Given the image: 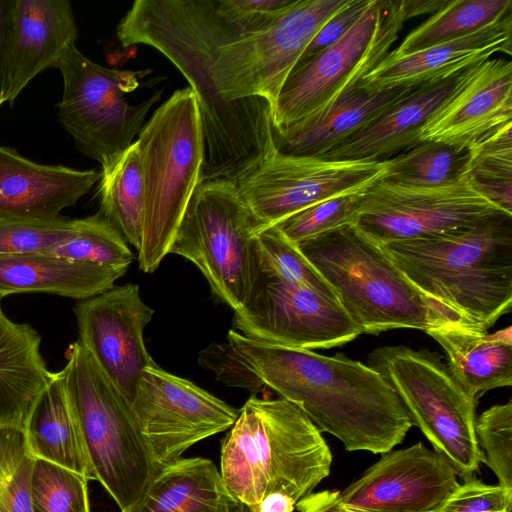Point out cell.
I'll use <instances>...</instances> for the list:
<instances>
[{"label":"cell","instance_id":"cell-1","mask_svg":"<svg viewBox=\"0 0 512 512\" xmlns=\"http://www.w3.org/2000/svg\"><path fill=\"white\" fill-rule=\"evenodd\" d=\"M225 346L223 383L276 392L347 451L383 454L413 426L395 390L368 364L341 353L326 356L256 341L233 329Z\"/></svg>","mask_w":512,"mask_h":512},{"label":"cell","instance_id":"cell-2","mask_svg":"<svg viewBox=\"0 0 512 512\" xmlns=\"http://www.w3.org/2000/svg\"><path fill=\"white\" fill-rule=\"evenodd\" d=\"M240 36L219 14L217 0H137L117 25L123 47L155 48L195 93L206 144L202 181H234L276 150L269 103L227 102L211 76L219 48Z\"/></svg>","mask_w":512,"mask_h":512},{"label":"cell","instance_id":"cell-3","mask_svg":"<svg viewBox=\"0 0 512 512\" xmlns=\"http://www.w3.org/2000/svg\"><path fill=\"white\" fill-rule=\"evenodd\" d=\"M426 296L487 332L512 309V214L444 234L380 245Z\"/></svg>","mask_w":512,"mask_h":512},{"label":"cell","instance_id":"cell-4","mask_svg":"<svg viewBox=\"0 0 512 512\" xmlns=\"http://www.w3.org/2000/svg\"><path fill=\"white\" fill-rule=\"evenodd\" d=\"M221 442L220 475L252 512L273 492L296 502L329 476L332 453L306 414L283 399L251 396Z\"/></svg>","mask_w":512,"mask_h":512},{"label":"cell","instance_id":"cell-5","mask_svg":"<svg viewBox=\"0 0 512 512\" xmlns=\"http://www.w3.org/2000/svg\"><path fill=\"white\" fill-rule=\"evenodd\" d=\"M296 245L333 289L361 334L466 325L455 312L422 293L382 247L354 224Z\"/></svg>","mask_w":512,"mask_h":512},{"label":"cell","instance_id":"cell-6","mask_svg":"<svg viewBox=\"0 0 512 512\" xmlns=\"http://www.w3.org/2000/svg\"><path fill=\"white\" fill-rule=\"evenodd\" d=\"M143 174L144 213L139 268L153 273L169 254L187 206L203 180L206 144L198 99L176 90L135 141Z\"/></svg>","mask_w":512,"mask_h":512},{"label":"cell","instance_id":"cell-7","mask_svg":"<svg viewBox=\"0 0 512 512\" xmlns=\"http://www.w3.org/2000/svg\"><path fill=\"white\" fill-rule=\"evenodd\" d=\"M60 370L83 435L95 480L120 510L132 505L157 472L121 395L78 341Z\"/></svg>","mask_w":512,"mask_h":512},{"label":"cell","instance_id":"cell-8","mask_svg":"<svg viewBox=\"0 0 512 512\" xmlns=\"http://www.w3.org/2000/svg\"><path fill=\"white\" fill-rule=\"evenodd\" d=\"M368 365L395 390L411 418L434 450L464 480L475 477L482 452L475 432L473 399L437 352L384 346L368 357Z\"/></svg>","mask_w":512,"mask_h":512},{"label":"cell","instance_id":"cell-9","mask_svg":"<svg viewBox=\"0 0 512 512\" xmlns=\"http://www.w3.org/2000/svg\"><path fill=\"white\" fill-rule=\"evenodd\" d=\"M260 230L233 181L205 180L187 206L169 254L192 262L213 295L237 311L255 285L253 238Z\"/></svg>","mask_w":512,"mask_h":512},{"label":"cell","instance_id":"cell-10","mask_svg":"<svg viewBox=\"0 0 512 512\" xmlns=\"http://www.w3.org/2000/svg\"><path fill=\"white\" fill-rule=\"evenodd\" d=\"M55 67L63 79L58 118L78 150L106 171L132 145L162 91L140 104L129 103L125 94L134 91L149 70L103 67L75 44L64 50Z\"/></svg>","mask_w":512,"mask_h":512},{"label":"cell","instance_id":"cell-11","mask_svg":"<svg viewBox=\"0 0 512 512\" xmlns=\"http://www.w3.org/2000/svg\"><path fill=\"white\" fill-rule=\"evenodd\" d=\"M404 22L400 0H372L340 40L293 69L279 93L273 129L326 113L388 55Z\"/></svg>","mask_w":512,"mask_h":512},{"label":"cell","instance_id":"cell-12","mask_svg":"<svg viewBox=\"0 0 512 512\" xmlns=\"http://www.w3.org/2000/svg\"><path fill=\"white\" fill-rule=\"evenodd\" d=\"M348 0H293L263 30L222 45L211 65L215 86L227 102L265 99L272 110L306 47Z\"/></svg>","mask_w":512,"mask_h":512},{"label":"cell","instance_id":"cell-13","mask_svg":"<svg viewBox=\"0 0 512 512\" xmlns=\"http://www.w3.org/2000/svg\"><path fill=\"white\" fill-rule=\"evenodd\" d=\"M387 169L388 160H329L276 149L233 182L262 230L320 201L364 191Z\"/></svg>","mask_w":512,"mask_h":512},{"label":"cell","instance_id":"cell-14","mask_svg":"<svg viewBox=\"0 0 512 512\" xmlns=\"http://www.w3.org/2000/svg\"><path fill=\"white\" fill-rule=\"evenodd\" d=\"M503 212L477 190L469 172L438 187L381 179L361 193L354 225L382 245L444 234Z\"/></svg>","mask_w":512,"mask_h":512},{"label":"cell","instance_id":"cell-15","mask_svg":"<svg viewBox=\"0 0 512 512\" xmlns=\"http://www.w3.org/2000/svg\"><path fill=\"white\" fill-rule=\"evenodd\" d=\"M158 469L196 443L229 429L239 410L155 362L140 374L127 404Z\"/></svg>","mask_w":512,"mask_h":512},{"label":"cell","instance_id":"cell-16","mask_svg":"<svg viewBox=\"0 0 512 512\" xmlns=\"http://www.w3.org/2000/svg\"><path fill=\"white\" fill-rule=\"evenodd\" d=\"M233 330L243 336L296 349H326L361 334L341 305L308 287L257 278L248 302L234 311Z\"/></svg>","mask_w":512,"mask_h":512},{"label":"cell","instance_id":"cell-17","mask_svg":"<svg viewBox=\"0 0 512 512\" xmlns=\"http://www.w3.org/2000/svg\"><path fill=\"white\" fill-rule=\"evenodd\" d=\"M73 311L79 342L128 404L140 374L154 363L143 338L154 310L139 286L128 283L78 301Z\"/></svg>","mask_w":512,"mask_h":512},{"label":"cell","instance_id":"cell-18","mask_svg":"<svg viewBox=\"0 0 512 512\" xmlns=\"http://www.w3.org/2000/svg\"><path fill=\"white\" fill-rule=\"evenodd\" d=\"M457 472L422 442L390 450L343 491L345 507L380 512H435L458 487Z\"/></svg>","mask_w":512,"mask_h":512},{"label":"cell","instance_id":"cell-19","mask_svg":"<svg viewBox=\"0 0 512 512\" xmlns=\"http://www.w3.org/2000/svg\"><path fill=\"white\" fill-rule=\"evenodd\" d=\"M512 122V63L490 58L472 66L419 131L420 142L466 149Z\"/></svg>","mask_w":512,"mask_h":512},{"label":"cell","instance_id":"cell-20","mask_svg":"<svg viewBox=\"0 0 512 512\" xmlns=\"http://www.w3.org/2000/svg\"><path fill=\"white\" fill-rule=\"evenodd\" d=\"M77 27L70 1L12 0L9 17L4 103L13 106L27 84L55 67L75 44Z\"/></svg>","mask_w":512,"mask_h":512},{"label":"cell","instance_id":"cell-21","mask_svg":"<svg viewBox=\"0 0 512 512\" xmlns=\"http://www.w3.org/2000/svg\"><path fill=\"white\" fill-rule=\"evenodd\" d=\"M100 172L43 165L0 146V215L49 219L74 206L99 182Z\"/></svg>","mask_w":512,"mask_h":512},{"label":"cell","instance_id":"cell-22","mask_svg":"<svg viewBox=\"0 0 512 512\" xmlns=\"http://www.w3.org/2000/svg\"><path fill=\"white\" fill-rule=\"evenodd\" d=\"M512 12V11H511ZM464 37L401 57L387 55L360 84L372 90L417 85L512 53V13Z\"/></svg>","mask_w":512,"mask_h":512},{"label":"cell","instance_id":"cell-23","mask_svg":"<svg viewBox=\"0 0 512 512\" xmlns=\"http://www.w3.org/2000/svg\"><path fill=\"white\" fill-rule=\"evenodd\" d=\"M471 67L421 83L407 98L321 158L381 162L417 145L425 122L451 96Z\"/></svg>","mask_w":512,"mask_h":512},{"label":"cell","instance_id":"cell-24","mask_svg":"<svg viewBox=\"0 0 512 512\" xmlns=\"http://www.w3.org/2000/svg\"><path fill=\"white\" fill-rule=\"evenodd\" d=\"M419 85L372 90L359 82L326 113L273 129L276 149L289 155L321 157L379 119Z\"/></svg>","mask_w":512,"mask_h":512},{"label":"cell","instance_id":"cell-25","mask_svg":"<svg viewBox=\"0 0 512 512\" xmlns=\"http://www.w3.org/2000/svg\"><path fill=\"white\" fill-rule=\"evenodd\" d=\"M0 298V428L24 429L38 396L53 377L42 357L41 336L27 323L12 321Z\"/></svg>","mask_w":512,"mask_h":512},{"label":"cell","instance_id":"cell-26","mask_svg":"<svg viewBox=\"0 0 512 512\" xmlns=\"http://www.w3.org/2000/svg\"><path fill=\"white\" fill-rule=\"evenodd\" d=\"M426 333L443 348L451 373L476 401L491 389L512 385L511 326L488 334L451 323Z\"/></svg>","mask_w":512,"mask_h":512},{"label":"cell","instance_id":"cell-27","mask_svg":"<svg viewBox=\"0 0 512 512\" xmlns=\"http://www.w3.org/2000/svg\"><path fill=\"white\" fill-rule=\"evenodd\" d=\"M235 501L214 462L180 458L158 469L140 497L121 512H229Z\"/></svg>","mask_w":512,"mask_h":512},{"label":"cell","instance_id":"cell-28","mask_svg":"<svg viewBox=\"0 0 512 512\" xmlns=\"http://www.w3.org/2000/svg\"><path fill=\"white\" fill-rule=\"evenodd\" d=\"M121 276L101 267L46 254L0 255V298L46 293L78 301L99 295Z\"/></svg>","mask_w":512,"mask_h":512},{"label":"cell","instance_id":"cell-29","mask_svg":"<svg viewBox=\"0 0 512 512\" xmlns=\"http://www.w3.org/2000/svg\"><path fill=\"white\" fill-rule=\"evenodd\" d=\"M30 452L48 461L95 480L83 435L68 399L61 372L35 401L24 426Z\"/></svg>","mask_w":512,"mask_h":512},{"label":"cell","instance_id":"cell-30","mask_svg":"<svg viewBox=\"0 0 512 512\" xmlns=\"http://www.w3.org/2000/svg\"><path fill=\"white\" fill-rule=\"evenodd\" d=\"M100 174L99 213L138 251L142 236L144 186L136 142Z\"/></svg>","mask_w":512,"mask_h":512},{"label":"cell","instance_id":"cell-31","mask_svg":"<svg viewBox=\"0 0 512 512\" xmlns=\"http://www.w3.org/2000/svg\"><path fill=\"white\" fill-rule=\"evenodd\" d=\"M511 11V0H449L388 55L407 56L464 37Z\"/></svg>","mask_w":512,"mask_h":512},{"label":"cell","instance_id":"cell-32","mask_svg":"<svg viewBox=\"0 0 512 512\" xmlns=\"http://www.w3.org/2000/svg\"><path fill=\"white\" fill-rule=\"evenodd\" d=\"M468 148L440 142H420L388 160L382 180L407 187H438L458 180L464 173Z\"/></svg>","mask_w":512,"mask_h":512},{"label":"cell","instance_id":"cell-33","mask_svg":"<svg viewBox=\"0 0 512 512\" xmlns=\"http://www.w3.org/2000/svg\"><path fill=\"white\" fill-rule=\"evenodd\" d=\"M468 152L464 172L486 199L512 214V122L485 135Z\"/></svg>","mask_w":512,"mask_h":512},{"label":"cell","instance_id":"cell-34","mask_svg":"<svg viewBox=\"0 0 512 512\" xmlns=\"http://www.w3.org/2000/svg\"><path fill=\"white\" fill-rule=\"evenodd\" d=\"M253 248L256 279L270 278L298 284L337 301L330 285L277 226L256 233Z\"/></svg>","mask_w":512,"mask_h":512},{"label":"cell","instance_id":"cell-35","mask_svg":"<svg viewBox=\"0 0 512 512\" xmlns=\"http://www.w3.org/2000/svg\"><path fill=\"white\" fill-rule=\"evenodd\" d=\"M48 255L126 273L134 254L122 234L100 213L82 218L79 230Z\"/></svg>","mask_w":512,"mask_h":512},{"label":"cell","instance_id":"cell-36","mask_svg":"<svg viewBox=\"0 0 512 512\" xmlns=\"http://www.w3.org/2000/svg\"><path fill=\"white\" fill-rule=\"evenodd\" d=\"M35 461L24 429L0 428V512H32L31 480Z\"/></svg>","mask_w":512,"mask_h":512},{"label":"cell","instance_id":"cell-37","mask_svg":"<svg viewBox=\"0 0 512 512\" xmlns=\"http://www.w3.org/2000/svg\"><path fill=\"white\" fill-rule=\"evenodd\" d=\"M81 219L21 218L0 215V255L46 254L70 239Z\"/></svg>","mask_w":512,"mask_h":512},{"label":"cell","instance_id":"cell-38","mask_svg":"<svg viewBox=\"0 0 512 512\" xmlns=\"http://www.w3.org/2000/svg\"><path fill=\"white\" fill-rule=\"evenodd\" d=\"M88 479L36 459L31 480L32 512H90Z\"/></svg>","mask_w":512,"mask_h":512},{"label":"cell","instance_id":"cell-39","mask_svg":"<svg viewBox=\"0 0 512 512\" xmlns=\"http://www.w3.org/2000/svg\"><path fill=\"white\" fill-rule=\"evenodd\" d=\"M478 446L498 485L512 491V400L485 410L475 421Z\"/></svg>","mask_w":512,"mask_h":512},{"label":"cell","instance_id":"cell-40","mask_svg":"<svg viewBox=\"0 0 512 512\" xmlns=\"http://www.w3.org/2000/svg\"><path fill=\"white\" fill-rule=\"evenodd\" d=\"M362 192L320 201L291 215L275 226L288 240L298 244L344 225L354 224L358 216V205Z\"/></svg>","mask_w":512,"mask_h":512},{"label":"cell","instance_id":"cell-41","mask_svg":"<svg viewBox=\"0 0 512 512\" xmlns=\"http://www.w3.org/2000/svg\"><path fill=\"white\" fill-rule=\"evenodd\" d=\"M512 491L475 477L467 479L435 512H511Z\"/></svg>","mask_w":512,"mask_h":512},{"label":"cell","instance_id":"cell-42","mask_svg":"<svg viewBox=\"0 0 512 512\" xmlns=\"http://www.w3.org/2000/svg\"><path fill=\"white\" fill-rule=\"evenodd\" d=\"M292 1L217 0V10L243 36L271 25Z\"/></svg>","mask_w":512,"mask_h":512},{"label":"cell","instance_id":"cell-43","mask_svg":"<svg viewBox=\"0 0 512 512\" xmlns=\"http://www.w3.org/2000/svg\"><path fill=\"white\" fill-rule=\"evenodd\" d=\"M372 0H348L312 38L296 66H300L340 40L358 21ZM295 66V67H296Z\"/></svg>","mask_w":512,"mask_h":512},{"label":"cell","instance_id":"cell-44","mask_svg":"<svg viewBox=\"0 0 512 512\" xmlns=\"http://www.w3.org/2000/svg\"><path fill=\"white\" fill-rule=\"evenodd\" d=\"M12 0H0V106L4 104L5 66Z\"/></svg>","mask_w":512,"mask_h":512},{"label":"cell","instance_id":"cell-45","mask_svg":"<svg viewBox=\"0 0 512 512\" xmlns=\"http://www.w3.org/2000/svg\"><path fill=\"white\" fill-rule=\"evenodd\" d=\"M449 0H400L405 21L425 14H434Z\"/></svg>","mask_w":512,"mask_h":512},{"label":"cell","instance_id":"cell-46","mask_svg":"<svg viewBox=\"0 0 512 512\" xmlns=\"http://www.w3.org/2000/svg\"><path fill=\"white\" fill-rule=\"evenodd\" d=\"M296 503L284 492H273L261 500L256 512H294Z\"/></svg>","mask_w":512,"mask_h":512},{"label":"cell","instance_id":"cell-47","mask_svg":"<svg viewBox=\"0 0 512 512\" xmlns=\"http://www.w3.org/2000/svg\"><path fill=\"white\" fill-rule=\"evenodd\" d=\"M295 508L298 512H327L322 491L311 493L302 498L296 503Z\"/></svg>","mask_w":512,"mask_h":512},{"label":"cell","instance_id":"cell-48","mask_svg":"<svg viewBox=\"0 0 512 512\" xmlns=\"http://www.w3.org/2000/svg\"><path fill=\"white\" fill-rule=\"evenodd\" d=\"M324 504L327 512H380L345 507L337 502V491H322Z\"/></svg>","mask_w":512,"mask_h":512},{"label":"cell","instance_id":"cell-49","mask_svg":"<svg viewBox=\"0 0 512 512\" xmlns=\"http://www.w3.org/2000/svg\"><path fill=\"white\" fill-rule=\"evenodd\" d=\"M229 512H252L246 505L235 501Z\"/></svg>","mask_w":512,"mask_h":512}]
</instances>
